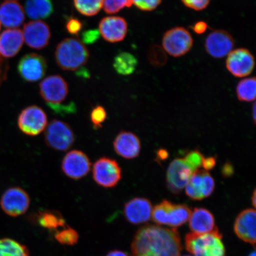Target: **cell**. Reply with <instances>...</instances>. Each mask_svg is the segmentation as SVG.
<instances>
[{"instance_id": "obj_48", "label": "cell", "mask_w": 256, "mask_h": 256, "mask_svg": "<svg viewBox=\"0 0 256 256\" xmlns=\"http://www.w3.org/2000/svg\"><path fill=\"white\" fill-rule=\"evenodd\" d=\"M6 1H16V0H6Z\"/></svg>"}, {"instance_id": "obj_20", "label": "cell", "mask_w": 256, "mask_h": 256, "mask_svg": "<svg viewBox=\"0 0 256 256\" xmlns=\"http://www.w3.org/2000/svg\"><path fill=\"white\" fill-rule=\"evenodd\" d=\"M114 148L118 155L126 159H134L140 155L142 144L135 134L122 131L115 138Z\"/></svg>"}, {"instance_id": "obj_41", "label": "cell", "mask_w": 256, "mask_h": 256, "mask_svg": "<svg viewBox=\"0 0 256 256\" xmlns=\"http://www.w3.org/2000/svg\"><path fill=\"white\" fill-rule=\"evenodd\" d=\"M9 70L8 60L0 56V86L7 78Z\"/></svg>"}, {"instance_id": "obj_30", "label": "cell", "mask_w": 256, "mask_h": 256, "mask_svg": "<svg viewBox=\"0 0 256 256\" xmlns=\"http://www.w3.org/2000/svg\"><path fill=\"white\" fill-rule=\"evenodd\" d=\"M76 10L86 16H94L101 10L104 0H74Z\"/></svg>"}, {"instance_id": "obj_33", "label": "cell", "mask_w": 256, "mask_h": 256, "mask_svg": "<svg viewBox=\"0 0 256 256\" xmlns=\"http://www.w3.org/2000/svg\"><path fill=\"white\" fill-rule=\"evenodd\" d=\"M132 3L131 0H104V10L108 14H116L126 8H130Z\"/></svg>"}, {"instance_id": "obj_7", "label": "cell", "mask_w": 256, "mask_h": 256, "mask_svg": "<svg viewBox=\"0 0 256 256\" xmlns=\"http://www.w3.org/2000/svg\"><path fill=\"white\" fill-rule=\"evenodd\" d=\"M194 40L190 32L183 27H176L166 32L162 48L166 54L178 58L186 55L193 46Z\"/></svg>"}, {"instance_id": "obj_14", "label": "cell", "mask_w": 256, "mask_h": 256, "mask_svg": "<svg viewBox=\"0 0 256 256\" xmlns=\"http://www.w3.org/2000/svg\"><path fill=\"white\" fill-rule=\"evenodd\" d=\"M19 75L24 81L36 82L46 75L47 63L44 57L37 54H28L22 57L18 66Z\"/></svg>"}, {"instance_id": "obj_18", "label": "cell", "mask_w": 256, "mask_h": 256, "mask_svg": "<svg viewBox=\"0 0 256 256\" xmlns=\"http://www.w3.org/2000/svg\"><path fill=\"white\" fill-rule=\"evenodd\" d=\"M98 31L108 42H119L126 38L128 34L127 22L120 16H108L102 18Z\"/></svg>"}, {"instance_id": "obj_35", "label": "cell", "mask_w": 256, "mask_h": 256, "mask_svg": "<svg viewBox=\"0 0 256 256\" xmlns=\"http://www.w3.org/2000/svg\"><path fill=\"white\" fill-rule=\"evenodd\" d=\"M204 156L198 150L192 151L186 156L184 159L195 172L201 167Z\"/></svg>"}, {"instance_id": "obj_45", "label": "cell", "mask_w": 256, "mask_h": 256, "mask_svg": "<svg viewBox=\"0 0 256 256\" xmlns=\"http://www.w3.org/2000/svg\"><path fill=\"white\" fill-rule=\"evenodd\" d=\"M252 206H254V208H256V190H254V193H252Z\"/></svg>"}, {"instance_id": "obj_49", "label": "cell", "mask_w": 256, "mask_h": 256, "mask_svg": "<svg viewBox=\"0 0 256 256\" xmlns=\"http://www.w3.org/2000/svg\"><path fill=\"white\" fill-rule=\"evenodd\" d=\"M0 30H1V23H0Z\"/></svg>"}, {"instance_id": "obj_38", "label": "cell", "mask_w": 256, "mask_h": 256, "mask_svg": "<svg viewBox=\"0 0 256 256\" xmlns=\"http://www.w3.org/2000/svg\"><path fill=\"white\" fill-rule=\"evenodd\" d=\"M66 26L68 33L76 35L82 30L83 24L79 19L72 17L67 19Z\"/></svg>"}, {"instance_id": "obj_11", "label": "cell", "mask_w": 256, "mask_h": 256, "mask_svg": "<svg viewBox=\"0 0 256 256\" xmlns=\"http://www.w3.org/2000/svg\"><path fill=\"white\" fill-rule=\"evenodd\" d=\"M226 68L233 76L246 78L251 74L255 66L254 57L246 48L234 50L227 56Z\"/></svg>"}, {"instance_id": "obj_46", "label": "cell", "mask_w": 256, "mask_h": 256, "mask_svg": "<svg viewBox=\"0 0 256 256\" xmlns=\"http://www.w3.org/2000/svg\"><path fill=\"white\" fill-rule=\"evenodd\" d=\"M254 122H256V106H255V104H254Z\"/></svg>"}, {"instance_id": "obj_27", "label": "cell", "mask_w": 256, "mask_h": 256, "mask_svg": "<svg viewBox=\"0 0 256 256\" xmlns=\"http://www.w3.org/2000/svg\"><path fill=\"white\" fill-rule=\"evenodd\" d=\"M203 172L204 170L195 171L185 186L186 194L192 200H200L204 199Z\"/></svg>"}, {"instance_id": "obj_21", "label": "cell", "mask_w": 256, "mask_h": 256, "mask_svg": "<svg viewBox=\"0 0 256 256\" xmlns=\"http://www.w3.org/2000/svg\"><path fill=\"white\" fill-rule=\"evenodd\" d=\"M23 32L18 28H9L0 34V56L8 58L18 54L23 46Z\"/></svg>"}, {"instance_id": "obj_31", "label": "cell", "mask_w": 256, "mask_h": 256, "mask_svg": "<svg viewBox=\"0 0 256 256\" xmlns=\"http://www.w3.org/2000/svg\"><path fill=\"white\" fill-rule=\"evenodd\" d=\"M55 238L63 245L73 246L78 242L79 236L74 229L68 226L56 232Z\"/></svg>"}, {"instance_id": "obj_37", "label": "cell", "mask_w": 256, "mask_h": 256, "mask_svg": "<svg viewBox=\"0 0 256 256\" xmlns=\"http://www.w3.org/2000/svg\"><path fill=\"white\" fill-rule=\"evenodd\" d=\"M204 182V198H206L210 196L215 190L216 183L214 178L209 172L204 170L203 172Z\"/></svg>"}, {"instance_id": "obj_47", "label": "cell", "mask_w": 256, "mask_h": 256, "mask_svg": "<svg viewBox=\"0 0 256 256\" xmlns=\"http://www.w3.org/2000/svg\"><path fill=\"white\" fill-rule=\"evenodd\" d=\"M248 256H256V252L254 251V252H252V254H250Z\"/></svg>"}, {"instance_id": "obj_43", "label": "cell", "mask_w": 256, "mask_h": 256, "mask_svg": "<svg viewBox=\"0 0 256 256\" xmlns=\"http://www.w3.org/2000/svg\"><path fill=\"white\" fill-rule=\"evenodd\" d=\"M208 24L204 22H198L195 24L193 27V30L197 34H202L206 32L208 28Z\"/></svg>"}, {"instance_id": "obj_19", "label": "cell", "mask_w": 256, "mask_h": 256, "mask_svg": "<svg viewBox=\"0 0 256 256\" xmlns=\"http://www.w3.org/2000/svg\"><path fill=\"white\" fill-rule=\"evenodd\" d=\"M256 212L254 209L245 210L236 217L234 230L238 238L254 246L256 243Z\"/></svg>"}, {"instance_id": "obj_39", "label": "cell", "mask_w": 256, "mask_h": 256, "mask_svg": "<svg viewBox=\"0 0 256 256\" xmlns=\"http://www.w3.org/2000/svg\"><path fill=\"white\" fill-rule=\"evenodd\" d=\"M210 0H182L186 7L196 11H202L210 4Z\"/></svg>"}, {"instance_id": "obj_13", "label": "cell", "mask_w": 256, "mask_h": 256, "mask_svg": "<svg viewBox=\"0 0 256 256\" xmlns=\"http://www.w3.org/2000/svg\"><path fill=\"white\" fill-rule=\"evenodd\" d=\"M194 171L184 158H176L171 162L166 174L168 190L178 194L185 188Z\"/></svg>"}, {"instance_id": "obj_40", "label": "cell", "mask_w": 256, "mask_h": 256, "mask_svg": "<svg viewBox=\"0 0 256 256\" xmlns=\"http://www.w3.org/2000/svg\"><path fill=\"white\" fill-rule=\"evenodd\" d=\"M100 34V32L96 30L85 31L82 34V40L86 44H94L99 39Z\"/></svg>"}, {"instance_id": "obj_42", "label": "cell", "mask_w": 256, "mask_h": 256, "mask_svg": "<svg viewBox=\"0 0 256 256\" xmlns=\"http://www.w3.org/2000/svg\"><path fill=\"white\" fill-rule=\"evenodd\" d=\"M216 165V159L214 156L210 158H204L202 164V166L204 168V170L208 171L212 169Z\"/></svg>"}, {"instance_id": "obj_28", "label": "cell", "mask_w": 256, "mask_h": 256, "mask_svg": "<svg viewBox=\"0 0 256 256\" xmlns=\"http://www.w3.org/2000/svg\"><path fill=\"white\" fill-rule=\"evenodd\" d=\"M236 92L240 101L246 102L254 101L256 96V78H246L241 80L236 86Z\"/></svg>"}, {"instance_id": "obj_6", "label": "cell", "mask_w": 256, "mask_h": 256, "mask_svg": "<svg viewBox=\"0 0 256 256\" xmlns=\"http://www.w3.org/2000/svg\"><path fill=\"white\" fill-rule=\"evenodd\" d=\"M76 137L71 126L65 122L54 120L44 130V140L50 148L66 152L74 144Z\"/></svg>"}, {"instance_id": "obj_44", "label": "cell", "mask_w": 256, "mask_h": 256, "mask_svg": "<svg viewBox=\"0 0 256 256\" xmlns=\"http://www.w3.org/2000/svg\"><path fill=\"white\" fill-rule=\"evenodd\" d=\"M106 256H129L126 252L120 250L112 251Z\"/></svg>"}, {"instance_id": "obj_24", "label": "cell", "mask_w": 256, "mask_h": 256, "mask_svg": "<svg viewBox=\"0 0 256 256\" xmlns=\"http://www.w3.org/2000/svg\"><path fill=\"white\" fill-rule=\"evenodd\" d=\"M25 11L30 18L40 20L52 15L54 6L51 0H26Z\"/></svg>"}, {"instance_id": "obj_25", "label": "cell", "mask_w": 256, "mask_h": 256, "mask_svg": "<svg viewBox=\"0 0 256 256\" xmlns=\"http://www.w3.org/2000/svg\"><path fill=\"white\" fill-rule=\"evenodd\" d=\"M38 224L50 231H58L66 226L65 220L62 214L56 210H44L40 211L37 216Z\"/></svg>"}, {"instance_id": "obj_26", "label": "cell", "mask_w": 256, "mask_h": 256, "mask_svg": "<svg viewBox=\"0 0 256 256\" xmlns=\"http://www.w3.org/2000/svg\"><path fill=\"white\" fill-rule=\"evenodd\" d=\"M138 66V60L133 54L122 52L115 56L114 67L119 74L129 76L136 71Z\"/></svg>"}, {"instance_id": "obj_4", "label": "cell", "mask_w": 256, "mask_h": 256, "mask_svg": "<svg viewBox=\"0 0 256 256\" xmlns=\"http://www.w3.org/2000/svg\"><path fill=\"white\" fill-rule=\"evenodd\" d=\"M186 248L194 256H225L226 249L218 229L198 234L188 233L185 238Z\"/></svg>"}, {"instance_id": "obj_1", "label": "cell", "mask_w": 256, "mask_h": 256, "mask_svg": "<svg viewBox=\"0 0 256 256\" xmlns=\"http://www.w3.org/2000/svg\"><path fill=\"white\" fill-rule=\"evenodd\" d=\"M180 236L176 228L148 225L137 232L131 245L132 256H180Z\"/></svg>"}, {"instance_id": "obj_15", "label": "cell", "mask_w": 256, "mask_h": 256, "mask_svg": "<svg viewBox=\"0 0 256 256\" xmlns=\"http://www.w3.org/2000/svg\"><path fill=\"white\" fill-rule=\"evenodd\" d=\"M234 40L228 32L216 30L208 35L204 48L209 55L214 58H222L228 56L234 47Z\"/></svg>"}, {"instance_id": "obj_34", "label": "cell", "mask_w": 256, "mask_h": 256, "mask_svg": "<svg viewBox=\"0 0 256 256\" xmlns=\"http://www.w3.org/2000/svg\"><path fill=\"white\" fill-rule=\"evenodd\" d=\"M106 119V111L102 106H97L91 112L90 120L94 129H100Z\"/></svg>"}, {"instance_id": "obj_23", "label": "cell", "mask_w": 256, "mask_h": 256, "mask_svg": "<svg viewBox=\"0 0 256 256\" xmlns=\"http://www.w3.org/2000/svg\"><path fill=\"white\" fill-rule=\"evenodd\" d=\"M190 227L192 232L202 234L216 231L215 218L210 210L203 208H196L191 212Z\"/></svg>"}, {"instance_id": "obj_2", "label": "cell", "mask_w": 256, "mask_h": 256, "mask_svg": "<svg viewBox=\"0 0 256 256\" xmlns=\"http://www.w3.org/2000/svg\"><path fill=\"white\" fill-rule=\"evenodd\" d=\"M40 91L42 98L51 110L57 113H70L75 110L74 104H64L68 97L69 87L62 76H50L40 83Z\"/></svg>"}, {"instance_id": "obj_22", "label": "cell", "mask_w": 256, "mask_h": 256, "mask_svg": "<svg viewBox=\"0 0 256 256\" xmlns=\"http://www.w3.org/2000/svg\"><path fill=\"white\" fill-rule=\"evenodd\" d=\"M24 20V9L20 3L6 1L0 4V23L4 27L9 28L20 27Z\"/></svg>"}, {"instance_id": "obj_12", "label": "cell", "mask_w": 256, "mask_h": 256, "mask_svg": "<svg viewBox=\"0 0 256 256\" xmlns=\"http://www.w3.org/2000/svg\"><path fill=\"white\" fill-rule=\"evenodd\" d=\"M92 164L88 156L80 150H72L62 159V168L67 177L79 180L88 174Z\"/></svg>"}, {"instance_id": "obj_16", "label": "cell", "mask_w": 256, "mask_h": 256, "mask_svg": "<svg viewBox=\"0 0 256 256\" xmlns=\"http://www.w3.org/2000/svg\"><path fill=\"white\" fill-rule=\"evenodd\" d=\"M23 34L28 46L38 50L49 44L51 36L49 26L42 20L31 21L25 24Z\"/></svg>"}, {"instance_id": "obj_3", "label": "cell", "mask_w": 256, "mask_h": 256, "mask_svg": "<svg viewBox=\"0 0 256 256\" xmlns=\"http://www.w3.org/2000/svg\"><path fill=\"white\" fill-rule=\"evenodd\" d=\"M89 51L76 38H66L60 42L56 50V62L64 70L74 72L87 64Z\"/></svg>"}, {"instance_id": "obj_5", "label": "cell", "mask_w": 256, "mask_h": 256, "mask_svg": "<svg viewBox=\"0 0 256 256\" xmlns=\"http://www.w3.org/2000/svg\"><path fill=\"white\" fill-rule=\"evenodd\" d=\"M191 210L184 204H174L164 200L153 208L152 219L158 225L175 228L184 225L190 219Z\"/></svg>"}, {"instance_id": "obj_32", "label": "cell", "mask_w": 256, "mask_h": 256, "mask_svg": "<svg viewBox=\"0 0 256 256\" xmlns=\"http://www.w3.org/2000/svg\"><path fill=\"white\" fill-rule=\"evenodd\" d=\"M148 59L153 66H164L168 62L167 54L162 47L158 44H152L148 50Z\"/></svg>"}, {"instance_id": "obj_17", "label": "cell", "mask_w": 256, "mask_h": 256, "mask_svg": "<svg viewBox=\"0 0 256 256\" xmlns=\"http://www.w3.org/2000/svg\"><path fill=\"white\" fill-rule=\"evenodd\" d=\"M153 208L151 202L144 198H135L124 206V216L128 222L138 225L152 218Z\"/></svg>"}, {"instance_id": "obj_10", "label": "cell", "mask_w": 256, "mask_h": 256, "mask_svg": "<svg viewBox=\"0 0 256 256\" xmlns=\"http://www.w3.org/2000/svg\"><path fill=\"white\" fill-rule=\"evenodd\" d=\"M30 195L24 188L12 187L3 193L0 200V206L7 215L16 217L27 212L30 206Z\"/></svg>"}, {"instance_id": "obj_50", "label": "cell", "mask_w": 256, "mask_h": 256, "mask_svg": "<svg viewBox=\"0 0 256 256\" xmlns=\"http://www.w3.org/2000/svg\"><path fill=\"white\" fill-rule=\"evenodd\" d=\"M191 256L186 255V256Z\"/></svg>"}, {"instance_id": "obj_29", "label": "cell", "mask_w": 256, "mask_h": 256, "mask_svg": "<svg viewBox=\"0 0 256 256\" xmlns=\"http://www.w3.org/2000/svg\"><path fill=\"white\" fill-rule=\"evenodd\" d=\"M0 256H30L26 246L15 240L6 238L0 239Z\"/></svg>"}, {"instance_id": "obj_36", "label": "cell", "mask_w": 256, "mask_h": 256, "mask_svg": "<svg viewBox=\"0 0 256 256\" xmlns=\"http://www.w3.org/2000/svg\"><path fill=\"white\" fill-rule=\"evenodd\" d=\"M131 2L132 4L140 10L152 12L161 4L162 0H131Z\"/></svg>"}, {"instance_id": "obj_9", "label": "cell", "mask_w": 256, "mask_h": 256, "mask_svg": "<svg viewBox=\"0 0 256 256\" xmlns=\"http://www.w3.org/2000/svg\"><path fill=\"white\" fill-rule=\"evenodd\" d=\"M92 178L96 183L105 188H112L119 183L122 178V169L116 160L102 158L92 167Z\"/></svg>"}, {"instance_id": "obj_8", "label": "cell", "mask_w": 256, "mask_h": 256, "mask_svg": "<svg viewBox=\"0 0 256 256\" xmlns=\"http://www.w3.org/2000/svg\"><path fill=\"white\" fill-rule=\"evenodd\" d=\"M19 129L26 135L36 136L43 132L48 126L46 112L36 105L24 108L18 119Z\"/></svg>"}]
</instances>
